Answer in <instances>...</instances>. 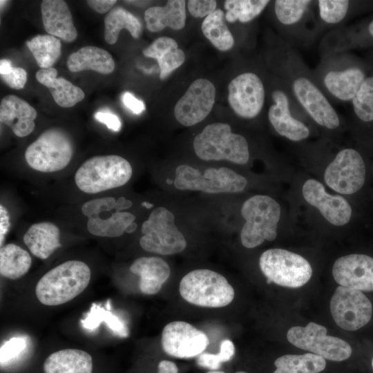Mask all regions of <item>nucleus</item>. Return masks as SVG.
Wrapping results in <instances>:
<instances>
[{"label": "nucleus", "mask_w": 373, "mask_h": 373, "mask_svg": "<svg viewBox=\"0 0 373 373\" xmlns=\"http://www.w3.org/2000/svg\"><path fill=\"white\" fill-rule=\"evenodd\" d=\"M89 267L80 260H68L45 274L35 287L39 301L45 305L64 304L79 295L89 284Z\"/></svg>", "instance_id": "obj_5"}, {"label": "nucleus", "mask_w": 373, "mask_h": 373, "mask_svg": "<svg viewBox=\"0 0 373 373\" xmlns=\"http://www.w3.org/2000/svg\"><path fill=\"white\" fill-rule=\"evenodd\" d=\"M217 3L213 0H189L187 7L190 14L194 17H207L216 9Z\"/></svg>", "instance_id": "obj_43"}, {"label": "nucleus", "mask_w": 373, "mask_h": 373, "mask_svg": "<svg viewBox=\"0 0 373 373\" xmlns=\"http://www.w3.org/2000/svg\"><path fill=\"white\" fill-rule=\"evenodd\" d=\"M186 2L184 0H170L164 6H154L144 12L146 28L153 32L162 30L166 27L178 30L186 23Z\"/></svg>", "instance_id": "obj_25"}, {"label": "nucleus", "mask_w": 373, "mask_h": 373, "mask_svg": "<svg viewBox=\"0 0 373 373\" xmlns=\"http://www.w3.org/2000/svg\"><path fill=\"white\" fill-rule=\"evenodd\" d=\"M270 41L268 58L272 73L314 125L327 133H338L343 128V119L318 86L312 70L296 49L278 35H271Z\"/></svg>", "instance_id": "obj_1"}, {"label": "nucleus", "mask_w": 373, "mask_h": 373, "mask_svg": "<svg viewBox=\"0 0 373 373\" xmlns=\"http://www.w3.org/2000/svg\"><path fill=\"white\" fill-rule=\"evenodd\" d=\"M137 229V224L135 222H132L126 229V233H131L133 232Z\"/></svg>", "instance_id": "obj_50"}, {"label": "nucleus", "mask_w": 373, "mask_h": 373, "mask_svg": "<svg viewBox=\"0 0 373 373\" xmlns=\"http://www.w3.org/2000/svg\"><path fill=\"white\" fill-rule=\"evenodd\" d=\"M104 39L108 44L117 42L122 29L127 30L131 36L138 39L142 31L140 21L122 7L112 8L104 19Z\"/></svg>", "instance_id": "obj_31"}, {"label": "nucleus", "mask_w": 373, "mask_h": 373, "mask_svg": "<svg viewBox=\"0 0 373 373\" xmlns=\"http://www.w3.org/2000/svg\"><path fill=\"white\" fill-rule=\"evenodd\" d=\"M122 100L124 105L134 114H140L145 109L143 102L137 99L129 92H125L122 95Z\"/></svg>", "instance_id": "obj_45"}, {"label": "nucleus", "mask_w": 373, "mask_h": 373, "mask_svg": "<svg viewBox=\"0 0 373 373\" xmlns=\"http://www.w3.org/2000/svg\"><path fill=\"white\" fill-rule=\"evenodd\" d=\"M247 184L244 176L227 167L208 168L203 173L186 164L180 165L175 169L174 186L178 190L212 194L240 193Z\"/></svg>", "instance_id": "obj_11"}, {"label": "nucleus", "mask_w": 373, "mask_h": 373, "mask_svg": "<svg viewBox=\"0 0 373 373\" xmlns=\"http://www.w3.org/2000/svg\"><path fill=\"white\" fill-rule=\"evenodd\" d=\"M130 271L140 277V290L146 295L159 292L171 272L166 262L155 256L137 258L131 265Z\"/></svg>", "instance_id": "obj_24"}, {"label": "nucleus", "mask_w": 373, "mask_h": 373, "mask_svg": "<svg viewBox=\"0 0 373 373\" xmlns=\"http://www.w3.org/2000/svg\"><path fill=\"white\" fill-rule=\"evenodd\" d=\"M259 266L268 283L297 288L305 285L312 276L310 263L302 256L280 248L264 251Z\"/></svg>", "instance_id": "obj_12"}, {"label": "nucleus", "mask_w": 373, "mask_h": 373, "mask_svg": "<svg viewBox=\"0 0 373 373\" xmlns=\"http://www.w3.org/2000/svg\"><path fill=\"white\" fill-rule=\"evenodd\" d=\"M180 294L188 303L205 307H222L234 298V289L220 274L210 269H195L180 280Z\"/></svg>", "instance_id": "obj_10"}, {"label": "nucleus", "mask_w": 373, "mask_h": 373, "mask_svg": "<svg viewBox=\"0 0 373 373\" xmlns=\"http://www.w3.org/2000/svg\"><path fill=\"white\" fill-rule=\"evenodd\" d=\"M105 323L108 329L115 335L126 338L129 331L124 323L110 310H106L99 305L93 303L90 311L85 318L81 320L82 326L88 330H93L99 327L101 323Z\"/></svg>", "instance_id": "obj_38"}, {"label": "nucleus", "mask_w": 373, "mask_h": 373, "mask_svg": "<svg viewBox=\"0 0 373 373\" xmlns=\"http://www.w3.org/2000/svg\"><path fill=\"white\" fill-rule=\"evenodd\" d=\"M55 68L39 69L35 75L37 80L47 87L55 102L63 108H70L83 100L84 92L63 77H57Z\"/></svg>", "instance_id": "obj_27"}, {"label": "nucleus", "mask_w": 373, "mask_h": 373, "mask_svg": "<svg viewBox=\"0 0 373 373\" xmlns=\"http://www.w3.org/2000/svg\"><path fill=\"white\" fill-rule=\"evenodd\" d=\"M273 373H318L326 366L323 357L312 353L304 354H286L278 358Z\"/></svg>", "instance_id": "obj_35"}, {"label": "nucleus", "mask_w": 373, "mask_h": 373, "mask_svg": "<svg viewBox=\"0 0 373 373\" xmlns=\"http://www.w3.org/2000/svg\"><path fill=\"white\" fill-rule=\"evenodd\" d=\"M216 88L206 79H198L189 86L174 108L177 121L183 126H193L205 119L215 102Z\"/></svg>", "instance_id": "obj_18"}, {"label": "nucleus", "mask_w": 373, "mask_h": 373, "mask_svg": "<svg viewBox=\"0 0 373 373\" xmlns=\"http://www.w3.org/2000/svg\"><path fill=\"white\" fill-rule=\"evenodd\" d=\"M42 22L48 35L72 42L77 36L69 8L63 0H44L41 3Z\"/></svg>", "instance_id": "obj_23"}, {"label": "nucleus", "mask_w": 373, "mask_h": 373, "mask_svg": "<svg viewBox=\"0 0 373 373\" xmlns=\"http://www.w3.org/2000/svg\"><path fill=\"white\" fill-rule=\"evenodd\" d=\"M135 220L133 213L115 210L107 218H89L86 227L94 236L115 238L122 236Z\"/></svg>", "instance_id": "obj_34"}, {"label": "nucleus", "mask_w": 373, "mask_h": 373, "mask_svg": "<svg viewBox=\"0 0 373 373\" xmlns=\"http://www.w3.org/2000/svg\"><path fill=\"white\" fill-rule=\"evenodd\" d=\"M37 115L32 106L16 95H7L1 101L0 121L9 126L17 137H26L33 131Z\"/></svg>", "instance_id": "obj_22"}, {"label": "nucleus", "mask_w": 373, "mask_h": 373, "mask_svg": "<svg viewBox=\"0 0 373 373\" xmlns=\"http://www.w3.org/2000/svg\"><path fill=\"white\" fill-rule=\"evenodd\" d=\"M351 102L355 115H363L373 111V75L365 79Z\"/></svg>", "instance_id": "obj_40"}, {"label": "nucleus", "mask_w": 373, "mask_h": 373, "mask_svg": "<svg viewBox=\"0 0 373 373\" xmlns=\"http://www.w3.org/2000/svg\"><path fill=\"white\" fill-rule=\"evenodd\" d=\"M235 353V347L230 340L221 342L220 352L217 354L202 353L197 358V363L203 367L211 370H218L221 363L231 359Z\"/></svg>", "instance_id": "obj_39"}, {"label": "nucleus", "mask_w": 373, "mask_h": 373, "mask_svg": "<svg viewBox=\"0 0 373 373\" xmlns=\"http://www.w3.org/2000/svg\"><path fill=\"white\" fill-rule=\"evenodd\" d=\"M142 206L144 207L146 209H150L153 207V204L147 202H142Z\"/></svg>", "instance_id": "obj_51"}, {"label": "nucleus", "mask_w": 373, "mask_h": 373, "mask_svg": "<svg viewBox=\"0 0 373 373\" xmlns=\"http://www.w3.org/2000/svg\"><path fill=\"white\" fill-rule=\"evenodd\" d=\"M23 240L31 254L43 260L61 247L59 229L50 222L32 224L25 233Z\"/></svg>", "instance_id": "obj_26"}, {"label": "nucleus", "mask_w": 373, "mask_h": 373, "mask_svg": "<svg viewBox=\"0 0 373 373\" xmlns=\"http://www.w3.org/2000/svg\"><path fill=\"white\" fill-rule=\"evenodd\" d=\"M372 367H373V358H372Z\"/></svg>", "instance_id": "obj_54"}, {"label": "nucleus", "mask_w": 373, "mask_h": 373, "mask_svg": "<svg viewBox=\"0 0 373 373\" xmlns=\"http://www.w3.org/2000/svg\"><path fill=\"white\" fill-rule=\"evenodd\" d=\"M116 2L115 0H88L86 1L90 8L100 14L109 11Z\"/></svg>", "instance_id": "obj_47"}, {"label": "nucleus", "mask_w": 373, "mask_h": 373, "mask_svg": "<svg viewBox=\"0 0 373 373\" xmlns=\"http://www.w3.org/2000/svg\"><path fill=\"white\" fill-rule=\"evenodd\" d=\"M145 57L155 59L158 63L160 78L165 79L185 60L184 51L178 48L177 42L169 37H160L143 50Z\"/></svg>", "instance_id": "obj_30"}, {"label": "nucleus", "mask_w": 373, "mask_h": 373, "mask_svg": "<svg viewBox=\"0 0 373 373\" xmlns=\"http://www.w3.org/2000/svg\"><path fill=\"white\" fill-rule=\"evenodd\" d=\"M365 32L368 35L367 37L373 39V19L367 25Z\"/></svg>", "instance_id": "obj_49"}, {"label": "nucleus", "mask_w": 373, "mask_h": 373, "mask_svg": "<svg viewBox=\"0 0 373 373\" xmlns=\"http://www.w3.org/2000/svg\"><path fill=\"white\" fill-rule=\"evenodd\" d=\"M267 91L269 99L267 118L275 132L294 142L308 139L312 134L309 124L314 123L274 73Z\"/></svg>", "instance_id": "obj_4"}, {"label": "nucleus", "mask_w": 373, "mask_h": 373, "mask_svg": "<svg viewBox=\"0 0 373 373\" xmlns=\"http://www.w3.org/2000/svg\"><path fill=\"white\" fill-rule=\"evenodd\" d=\"M162 350L168 355L188 358L200 355L209 343L204 332L184 321H173L163 329Z\"/></svg>", "instance_id": "obj_19"}, {"label": "nucleus", "mask_w": 373, "mask_h": 373, "mask_svg": "<svg viewBox=\"0 0 373 373\" xmlns=\"http://www.w3.org/2000/svg\"><path fill=\"white\" fill-rule=\"evenodd\" d=\"M132 173V166L125 158L116 155H98L79 167L75 182L82 191L95 194L124 185Z\"/></svg>", "instance_id": "obj_8"}, {"label": "nucleus", "mask_w": 373, "mask_h": 373, "mask_svg": "<svg viewBox=\"0 0 373 373\" xmlns=\"http://www.w3.org/2000/svg\"><path fill=\"white\" fill-rule=\"evenodd\" d=\"M0 74L6 84L14 89L23 88L27 81V73L25 69L12 66L9 59H1Z\"/></svg>", "instance_id": "obj_41"}, {"label": "nucleus", "mask_w": 373, "mask_h": 373, "mask_svg": "<svg viewBox=\"0 0 373 373\" xmlns=\"http://www.w3.org/2000/svg\"><path fill=\"white\" fill-rule=\"evenodd\" d=\"M332 276L341 286L373 291V258L361 254L340 257L333 265Z\"/></svg>", "instance_id": "obj_21"}, {"label": "nucleus", "mask_w": 373, "mask_h": 373, "mask_svg": "<svg viewBox=\"0 0 373 373\" xmlns=\"http://www.w3.org/2000/svg\"><path fill=\"white\" fill-rule=\"evenodd\" d=\"M74 153L70 135L64 129H46L25 151V159L34 170L43 173L61 171L70 163Z\"/></svg>", "instance_id": "obj_9"}, {"label": "nucleus", "mask_w": 373, "mask_h": 373, "mask_svg": "<svg viewBox=\"0 0 373 373\" xmlns=\"http://www.w3.org/2000/svg\"><path fill=\"white\" fill-rule=\"evenodd\" d=\"M267 88L258 73L246 70L236 75L228 85V102L234 113L245 119H253L262 113Z\"/></svg>", "instance_id": "obj_16"}, {"label": "nucleus", "mask_w": 373, "mask_h": 373, "mask_svg": "<svg viewBox=\"0 0 373 373\" xmlns=\"http://www.w3.org/2000/svg\"><path fill=\"white\" fill-rule=\"evenodd\" d=\"M312 73L330 102H352L367 77L363 68L347 52L320 57Z\"/></svg>", "instance_id": "obj_2"}, {"label": "nucleus", "mask_w": 373, "mask_h": 373, "mask_svg": "<svg viewBox=\"0 0 373 373\" xmlns=\"http://www.w3.org/2000/svg\"><path fill=\"white\" fill-rule=\"evenodd\" d=\"M271 10L278 37L296 48L312 46L320 37L316 1L275 0Z\"/></svg>", "instance_id": "obj_3"}, {"label": "nucleus", "mask_w": 373, "mask_h": 373, "mask_svg": "<svg viewBox=\"0 0 373 373\" xmlns=\"http://www.w3.org/2000/svg\"><path fill=\"white\" fill-rule=\"evenodd\" d=\"M95 118L113 131H119L121 128L122 124L119 118L108 110H102L97 112L95 114Z\"/></svg>", "instance_id": "obj_44"}, {"label": "nucleus", "mask_w": 373, "mask_h": 373, "mask_svg": "<svg viewBox=\"0 0 373 373\" xmlns=\"http://www.w3.org/2000/svg\"><path fill=\"white\" fill-rule=\"evenodd\" d=\"M302 194L305 200L317 209L331 224L341 227L351 220L352 209L349 202L341 195L329 193L318 180H307L302 186Z\"/></svg>", "instance_id": "obj_20"}, {"label": "nucleus", "mask_w": 373, "mask_h": 373, "mask_svg": "<svg viewBox=\"0 0 373 373\" xmlns=\"http://www.w3.org/2000/svg\"><path fill=\"white\" fill-rule=\"evenodd\" d=\"M269 0H227L225 19L229 23H248L256 19L269 5Z\"/></svg>", "instance_id": "obj_37"}, {"label": "nucleus", "mask_w": 373, "mask_h": 373, "mask_svg": "<svg viewBox=\"0 0 373 373\" xmlns=\"http://www.w3.org/2000/svg\"><path fill=\"white\" fill-rule=\"evenodd\" d=\"M236 373H247V372H242V371H239V372H236Z\"/></svg>", "instance_id": "obj_53"}, {"label": "nucleus", "mask_w": 373, "mask_h": 373, "mask_svg": "<svg viewBox=\"0 0 373 373\" xmlns=\"http://www.w3.org/2000/svg\"><path fill=\"white\" fill-rule=\"evenodd\" d=\"M327 329L314 322L305 327L294 326L287 333L288 341L293 345L333 361L347 359L352 350L350 344L336 336L327 335Z\"/></svg>", "instance_id": "obj_15"}, {"label": "nucleus", "mask_w": 373, "mask_h": 373, "mask_svg": "<svg viewBox=\"0 0 373 373\" xmlns=\"http://www.w3.org/2000/svg\"><path fill=\"white\" fill-rule=\"evenodd\" d=\"M330 311L338 327L355 331L369 323L372 305L361 291L340 285L331 298Z\"/></svg>", "instance_id": "obj_17"}, {"label": "nucleus", "mask_w": 373, "mask_h": 373, "mask_svg": "<svg viewBox=\"0 0 373 373\" xmlns=\"http://www.w3.org/2000/svg\"><path fill=\"white\" fill-rule=\"evenodd\" d=\"M207 373H224L222 371H218V370H210L207 372Z\"/></svg>", "instance_id": "obj_52"}, {"label": "nucleus", "mask_w": 373, "mask_h": 373, "mask_svg": "<svg viewBox=\"0 0 373 373\" xmlns=\"http://www.w3.org/2000/svg\"><path fill=\"white\" fill-rule=\"evenodd\" d=\"M222 10L216 9L205 17L202 23V31L205 37L218 50L227 51L233 48L235 40L224 21Z\"/></svg>", "instance_id": "obj_33"}, {"label": "nucleus", "mask_w": 373, "mask_h": 373, "mask_svg": "<svg viewBox=\"0 0 373 373\" xmlns=\"http://www.w3.org/2000/svg\"><path fill=\"white\" fill-rule=\"evenodd\" d=\"M32 259L27 251L21 247L9 243L0 249V274L11 280L24 276L31 267Z\"/></svg>", "instance_id": "obj_32"}, {"label": "nucleus", "mask_w": 373, "mask_h": 373, "mask_svg": "<svg viewBox=\"0 0 373 373\" xmlns=\"http://www.w3.org/2000/svg\"><path fill=\"white\" fill-rule=\"evenodd\" d=\"M141 247L149 252L172 255L186 247L183 234L175 224L173 213L165 207L155 208L142 225Z\"/></svg>", "instance_id": "obj_13"}, {"label": "nucleus", "mask_w": 373, "mask_h": 373, "mask_svg": "<svg viewBox=\"0 0 373 373\" xmlns=\"http://www.w3.org/2000/svg\"><path fill=\"white\" fill-rule=\"evenodd\" d=\"M196 155L205 161L227 160L246 164L250 157L247 139L231 131L228 124L213 123L206 126L193 140Z\"/></svg>", "instance_id": "obj_6"}, {"label": "nucleus", "mask_w": 373, "mask_h": 373, "mask_svg": "<svg viewBox=\"0 0 373 373\" xmlns=\"http://www.w3.org/2000/svg\"><path fill=\"white\" fill-rule=\"evenodd\" d=\"M365 174V162L360 153L353 148L342 147L327 165L324 181L336 193L352 195L363 187Z\"/></svg>", "instance_id": "obj_14"}, {"label": "nucleus", "mask_w": 373, "mask_h": 373, "mask_svg": "<svg viewBox=\"0 0 373 373\" xmlns=\"http://www.w3.org/2000/svg\"><path fill=\"white\" fill-rule=\"evenodd\" d=\"M70 72L90 70L101 74L111 73L115 69L112 55L106 50L96 46H84L71 53L67 59Z\"/></svg>", "instance_id": "obj_29"}, {"label": "nucleus", "mask_w": 373, "mask_h": 373, "mask_svg": "<svg viewBox=\"0 0 373 373\" xmlns=\"http://www.w3.org/2000/svg\"><path fill=\"white\" fill-rule=\"evenodd\" d=\"M26 346L23 337H12L1 347V364H5L19 355Z\"/></svg>", "instance_id": "obj_42"}, {"label": "nucleus", "mask_w": 373, "mask_h": 373, "mask_svg": "<svg viewBox=\"0 0 373 373\" xmlns=\"http://www.w3.org/2000/svg\"><path fill=\"white\" fill-rule=\"evenodd\" d=\"M178 369L175 363L163 360L158 364V373H178Z\"/></svg>", "instance_id": "obj_48"}, {"label": "nucleus", "mask_w": 373, "mask_h": 373, "mask_svg": "<svg viewBox=\"0 0 373 373\" xmlns=\"http://www.w3.org/2000/svg\"><path fill=\"white\" fill-rule=\"evenodd\" d=\"M26 46L41 69L52 68L61 54L60 40L48 34L35 36L26 41Z\"/></svg>", "instance_id": "obj_36"}, {"label": "nucleus", "mask_w": 373, "mask_h": 373, "mask_svg": "<svg viewBox=\"0 0 373 373\" xmlns=\"http://www.w3.org/2000/svg\"><path fill=\"white\" fill-rule=\"evenodd\" d=\"M91 356L78 349H64L50 354L44 361V373H92Z\"/></svg>", "instance_id": "obj_28"}, {"label": "nucleus", "mask_w": 373, "mask_h": 373, "mask_svg": "<svg viewBox=\"0 0 373 373\" xmlns=\"http://www.w3.org/2000/svg\"><path fill=\"white\" fill-rule=\"evenodd\" d=\"M10 226L9 213L6 208L2 204L0 205V244L4 241L5 237L9 231Z\"/></svg>", "instance_id": "obj_46"}, {"label": "nucleus", "mask_w": 373, "mask_h": 373, "mask_svg": "<svg viewBox=\"0 0 373 373\" xmlns=\"http://www.w3.org/2000/svg\"><path fill=\"white\" fill-rule=\"evenodd\" d=\"M240 213L245 220L240 231L241 243L245 247L254 248L265 240L276 238L281 207L273 198L253 195L243 203Z\"/></svg>", "instance_id": "obj_7"}]
</instances>
